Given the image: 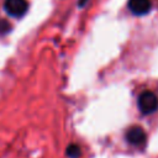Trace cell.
I'll list each match as a JSON object with an SVG mask.
<instances>
[{
	"mask_svg": "<svg viewBox=\"0 0 158 158\" xmlns=\"http://www.w3.org/2000/svg\"><path fill=\"white\" fill-rule=\"evenodd\" d=\"M67 154H68V157H70V158H78L79 154H80V149H79L78 146L70 144V146L67 148Z\"/></svg>",
	"mask_w": 158,
	"mask_h": 158,
	"instance_id": "cell-5",
	"label": "cell"
},
{
	"mask_svg": "<svg viewBox=\"0 0 158 158\" xmlns=\"http://www.w3.org/2000/svg\"><path fill=\"white\" fill-rule=\"evenodd\" d=\"M128 9L135 15H146L152 9L151 0H130L128 1Z\"/></svg>",
	"mask_w": 158,
	"mask_h": 158,
	"instance_id": "cell-4",
	"label": "cell"
},
{
	"mask_svg": "<svg viewBox=\"0 0 158 158\" xmlns=\"http://www.w3.org/2000/svg\"><path fill=\"white\" fill-rule=\"evenodd\" d=\"M4 9L10 16L21 17L26 14L28 9V4L27 0H5Z\"/></svg>",
	"mask_w": 158,
	"mask_h": 158,
	"instance_id": "cell-2",
	"label": "cell"
},
{
	"mask_svg": "<svg viewBox=\"0 0 158 158\" xmlns=\"http://www.w3.org/2000/svg\"><path fill=\"white\" fill-rule=\"evenodd\" d=\"M126 139L128 143H131L133 146H141L146 142V133L139 126H133L127 130Z\"/></svg>",
	"mask_w": 158,
	"mask_h": 158,
	"instance_id": "cell-3",
	"label": "cell"
},
{
	"mask_svg": "<svg viewBox=\"0 0 158 158\" xmlns=\"http://www.w3.org/2000/svg\"><path fill=\"white\" fill-rule=\"evenodd\" d=\"M137 104H138V109L142 114L149 115V114H153L158 109V98L156 96L154 93L147 90L139 95Z\"/></svg>",
	"mask_w": 158,
	"mask_h": 158,
	"instance_id": "cell-1",
	"label": "cell"
}]
</instances>
